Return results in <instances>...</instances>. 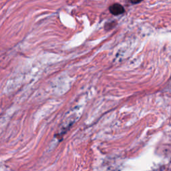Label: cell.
I'll use <instances>...</instances> for the list:
<instances>
[{"label":"cell","mask_w":171,"mask_h":171,"mask_svg":"<svg viewBox=\"0 0 171 171\" xmlns=\"http://www.w3.org/2000/svg\"><path fill=\"white\" fill-rule=\"evenodd\" d=\"M110 12L114 15H118L124 12V8L119 4H114L110 6Z\"/></svg>","instance_id":"6da1fadb"}]
</instances>
